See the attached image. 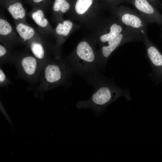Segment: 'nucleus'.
<instances>
[{
  "instance_id": "nucleus-16",
  "label": "nucleus",
  "mask_w": 162,
  "mask_h": 162,
  "mask_svg": "<svg viewBox=\"0 0 162 162\" xmlns=\"http://www.w3.org/2000/svg\"><path fill=\"white\" fill-rule=\"evenodd\" d=\"M32 16L35 23L39 26L45 27L47 26L48 22V20L45 18L42 10L39 9L33 12Z\"/></svg>"
},
{
  "instance_id": "nucleus-23",
  "label": "nucleus",
  "mask_w": 162,
  "mask_h": 162,
  "mask_svg": "<svg viewBox=\"0 0 162 162\" xmlns=\"http://www.w3.org/2000/svg\"><path fill=\"white\" fill-rule=\"evenodd\" d=\"M160 9H162V3H161L159 4L157 7Z\"/></svg>"
},
{
  "instance_id": "nucleus-22",
  "label": "nucleus",
  "mask_w": 162,
  "mask_h": 162,
  "mask_svg": "<svg viewBox=\"0 0 162 162\" xmlns=\"http://www.w3.org/2000/svg\"><path fill=\"white\" fill-rule=\"evenodd\" d=\"M154 6H157L161 3L160 0H148Z\"/></svg>"
},
{
  "instance_id": "nucleus-3",
  "label": "nucleus",
  "mask_w": 162,
  "mask_h": 162,
  "mask_svg": "<svg viewBox=\"0 0 162 162\" xmlns=\"http://www.w3.org/2000/svg\"><path fill=\"white\" fill-rule=\"evenodd\" d=\"M72 72L66 61L59 57L49 59L43 67L37 90L44 92L66 85L70 78Z\"/></svg>"
},
{
  "instance_id": "nucleus-8",
  "label": "nucleus",
  "mask_w": 162,
  "mask_h": 162,
  "mask_svg": "<svg viewBox=\"0 0 162 162\" xmlns=\"http://www.w3.org/2000/svg\"><path fill=\"white\" fill-rule=\"evenodd\" d=\"M97 23L98 28L95 37L92 39L100 46L107 42L123 31L126 28L117 18L112 15L109 17L102 18Z\"/></svg>"
},
{
  "instance_id": "nucleus-19",
  "label": "nucleus",
  "mask_w": 162,
  "mask_h": 162,
  "mask_svg": "<svg viewBox=\"0 0 162 162\" xmlns=\"http://www.w3.org/2000/svg\"><path fill=\"white\" fill-rule=\"evenodd\" d=\"M12 82L8 78L4 71L0 68V86H6L11 85Z\"/></svg>"
},
{
  "instance_id": "nucleus-7",
  "label": "nucleus",
  "mask_w": 162,
  "mask_h": 162,
  "mask_svg": "<svg viewBox=\"0 0 162 162\" xmlns=\"http://www.w3.org/2000/svg\"><path fill=\"white\" fill-rule=\"evenodd\" d=\"M14 62L19 76L31 85H38L43 66L35 56H25Z\"/></svg>"
},
{
  "instance_id": "nucleus-25",
  "label": "nucleus",
  "mask_w": 162,
  "mask_h": 162,
  "mask_svg": "<svg viewBox=\"0 0 162 162\" xmlns=\"http://www.w3.org/2000/svg\"><path fill=\"white\" fill-rule=\"evenodd\" d=\"M160 29L161 30V33L160 36V38L162 39V27H160Z\"/></svg>"
},
{
  "instance_id": "nucleus-1",
  "label": "nucleus",
  "mask_w": 162,
  "mask_h": 162,
  "mask_svg": "<svg viewBox=\"0 0 162 162\" xmlns=\"http://www.w3.org/2000/svg\"><path fill=\"white\" fill-rule=\"evenodd\" d=\"M96 44L92 39L81 40L66 61L72 71L83 76L91 84L103 76L100 73Z\"/></svg>"
},
{
  "instance_id": "nucleus-12",
  "label": "nucleus",
  "mask_w": 162,
  "mask_h": 162,
  "mask_svg": "<svg viewBox=\"0 0 162 162\" xmlns=\"http://www.w3.org/2000/svg\"><path fill=\"white\" fill-rule=\"evenodd\" d=\"M16 29L21 37L25 40L31 39L35 33L33 28L22 23H19L16 26Z\"/></svg>"
},
{
  "instance_id": "nucleus-14",
  "label": "nucleus",
  "mask_w": 162,
  "mask_h": 162,
  "mask_svg": "<svg viewBox=\"0 0 162 162\" xmlns=\"http://www.w3.org/2000/svg\"><path fill=\"white\" fill-rule=\"evenodd\" d=\"M8 9L13 18L15 20L22 19L25 16V10L20 3L17 2L10 5Z\"/></svg>"
},
{
  "instance_id": "nucleus-15",
  "label": "nucleus",
  "mask_w": 162,
  "mask_h": 162,
  "mask_svg": "<svg viewBox=\"0 0 162 162\" xmlns=\"http://www.w3.org/2000/svg\"><path fill=\"white\" fill-rule=\"evenodd\" d=\"M73 0H55L53 6L54 11L65 13L71 9Z\"/></svg>"
},
{
  "instance_id": "nucleus-24",
  "label": "nucleus",
  "mask_w": 162,
  "mask_h": 162,
  "mask_svg": "<svg viewBox=\"0 0 162 162\" xmlns=\"http://www.w3.org/2000/svg\"><path fill=\"white\" fill-rule=\"evenodd\" d=\"M43 0H33V1L35 3H39Z\"/></svg>"
},
{
  "instance_id": "nucleus-20",
  "label": "nucleus",
  "mask_w": 162,
  "mask_h": 162,
  "mask_svg": "<svg viewBox=\"0 0 162 162\" xmlns=\"http://www.w3.org/2000/svg\"><path fill=\"white\" fill-rule=\"evenodd\" d=\"M7 49L4 46L0 44V57L3 56L6 53Z\"/></svg>"
},
{
  "instance_id": "nucleus-6",
  "label": "nucleus",
  "mask_w": 162,
  "mask_h": 162,
  "mask_svg": "<svg viewBox=\"0 0 162 162\" xmlns=\"http://www.w3.org/2000/svg\"><path fill=\"white\" fill-rule=\"evenodd\" d=\"M110 12L125 26L135 30L142 35L147 33L149 23L136 10L122 5L117 6Z\"/></svg>"
},
{
  "instance_id": "nucleus-18",
  "label": "nucleus",
  "mask_w": 162,
  "mask_h": 162,
  "mask_svg": "<svg viewBox=\"0 0 162 162\" xmlns=\"http://www.w3.org/2000/svg\"><path fill=\"white\" fill-rule=\"evenodd\" d=\"M12 31V27L10 23L6 20L0 19V34L6 35L10 33Z\"/></svg>"
},
{
  "instance_id": "nucleus-5",
  "label": "nucleus",
  "mask_w": 162,
  "mask_h": 162,
  "mask_svg": "<svg viewBox=\"0 0 162 162\" xmlns=\"http://www.w3.org/2000/svg\"><path fill=\"white\" fill-rule=\"evenodd\" d=\"M71 9L75 19L93 25L101 18V13L104 10L100 0H73Z\"/></svg>"
},
{
  "instance_id": "nucleus-13",
  "label": "nucleus",
  "mask_w": 162,
  "mask_h": 162,
  "mask_svg": "<svg viewBox=\"0 0 162 162\" xmlns=\"http://www.w3.org/2000/svg\"><path fill=\"white\" fill-rule=\"evenodd\" d=\"M74 28V23L71 21L65 20L62 23L58 24L56 28V32L58 35L66 37L69 34Z\"/></svg>"
},
{
  "instance_id": "nucleus-10",
  "label": "nucleus",
  "mask_w": 162,
  "mask_h": 162,
  "mask_svg": "<svg viewBox=\"0 0 162 162\" xmlns=\"http://www.w3.org/2000/svg\"><path fill=\"white\" fill-rule=\"evenodd\" d=\"M149 23H155L162 27V15L157 8L148 0H127Z\"/></svg>"
},
{
  "instance_id": "nucleus-9",
  "label": "nucleus",
  "mask_w": 162,
  "mask_h": 162,
  "mask_svg": "<svg viewBox=\"0 0 162 162\" xmlns=\"http://www.w3.org/2000/svg\"><path fill=\"white\" fill-rule=\"evenodd\" d=\"M142 35V41L146 47V56L148 59L152 69L149 75L157 83H162V53L150 40L147 33Z\"/></svg>"
},
{
  "instance_id": "nucleus-2",
  "label": "nucleus",
  "mask_w": 162,
  "mask_h": 162,
  "mask_svg": "<svg viewBox=\"0 0 162 162\" xmlns=\"http://www.w3.org/2000/svg\"><path fill=\"white\" fill-rule=\"evenodd\" d=\"M92 84L94 87L93 94L88 100L79 101L76 105L78 109L90 108L98 115L119 97H125L128 101L130 99L129 90L119 87L112 79L103 76Z\"/></svg>"
},
{
  "instance_id": "nucleus-21",
  "label": "nucleus",
  "mask_w": 162,
  "mask_h": 162,
  "mask_svg": "<svg viewBox=\"0 0 162 162\" xmlns=\"http://www.w3.org/2000/svg\"><path fill=\"white\" fill-rule=\"evenodd\" d=\"M0 110L3 113L4 116L6 117L7 119L8 120V122L10 123H11V121L10 119V118L6 113V111L4 109V108L3 107L2 104L0 103Z\"/></svg>"
},
{
  "instance_id": "nucleus-17",
  "label": "nucleus",
  "mask_w": 162,
  "mask_h": 162,
  "mask_svg": "<svg viewBox=\"0 0 162 162\" xmlns=\"http://www.w3.org/2000/svg\"><path fill=\"white\" fill-rule=\"evenodd\" d=\"M127 0H100L104 10L110 11L120 4L126 2Z\"/></svg>"
},
{
  "instance_id": "nucleus-4",
  "label": "nucleus",
  "mask_w": 162,
  "mask_h": 162,
  "mask_svg": "<svg viewBox=\"0 0 162 162\" xmlns=\"http://www.w3.org/2000/svg\"><path fill=\"white\" fill-rule=\"evenodd\" d=\"M142 41V34L135 30L126 27L121 33L100 46L98 50V65L100 69L104 67L112 53L121 46L131 42Z\"/></svg>"
},
{
  "instance_id": "nucleus-11",
  "label": "nucleus",
  "mask_w": 162,
  "mask_h": 162,
  "mask_svg": "<svg viewBox=\"0 0 162 162\" xmlns=\"http://www.w3.org/2000/svg\"><path fill=\"white\" fill-rule=\"evenodd\" d=\"M31 51L43 66L48 60L46 58L44 47L40 43L33 41L30 44Z\"/></svg>"
}]
</instances>
